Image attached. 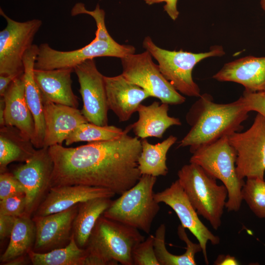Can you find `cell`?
Segmentation results:
<instances>
[{"instance_id": "obj_1", "label": "cell", "mask_w": 265, "mask_h": 265, "mask_svg": "<svg viewBox=\"0 0 265 265\" xmlns=\"http://www.w3.org/2000/svg\"><path fill=\"white\" fill-rule=\"evenodd\" d=\"M131 129L129 125L113 140L74 148L59 144L49 147L54 164L51 187L80 185L119 195L131 188L142 175L138 168L141 141L128 134Z\"/></svg>"}, {"instance_id": "obj_2", "label": "cell", "mask_w": 265, "mask_h": 265, "mask_svg": "<svg viewBox=\"0 0 265 265\" xmlns=\"http://www.w3.org/2000/svg\"><path fill=\"white\" fill-rule=\"evenodd\" d=\"M249 112L241 97L232 103L217 104L211 95L201 94L186 114L191 128L178 147L189 146L192 153L201 146L240 132Z\"/></svg>"}, {"instance_id": "obj_3", "label": "cell", "mask_w": 265, "mask_h": 265, "mask_svg": "<svg viewBox=\"0 0 265 265\" xmlns=\"http://www.w3.org/2000/svg\"><path fill=\"white\" fill-rule=\"evenodd\" d=\"M138 230L102 215L84 248V265H133V249L145 239Z\"/></svg>"}, {"instance_id": "obj_4", "label": "cell", "mask_w": 265, "mask_h": 265, "mask_svg": "<svg viewBox=\"0 0 265 265\" xmlns=\"http://www.w3.org/2000/svg\"><path fill=\"white\" fill-rule=\"evenodd\" d=\"M178 181L190 202L200 215L217 230L228 198V190L223 184L209 175L200 166L189 162L178 172Z\"/></svg>"}, {"instance_id": "obj_5", "label": "cell", "mask_w": 265, "mask_h": 265, "mask_svg": "<svg viewBox=\"0 0 265 265\" xmlns=\"http://www.w3.org/2000/svg\"><path fill=\"white\" fill-rule=\"evenodd\" d=\"M189 162L200 166L209 175L221 181L228 190L225 208L228 212L238 211L242 201V188L245 183L236 170L237 153L228 136L201 146L192 153Z\"/></svg>"}, {"instance_id": "obj_6", "label": "cell", "mask_w": 265, "mask_h": 265, "mask_svg": "<svg viewBox=\"0 0 265 265\" xmlns=\"http://www.w3.org/2000/svg\"><path fill=\"white\" fill-rule=\"evenodd\" d=\"M156 181L157 177L142 175L135 185L112 201L103 215L149 234L160 210L153 191Z\"/></svg>"}, {"instance_id": "obj_7", "label": "cell", "mask_w": 265, "mask_h": 265, "mask_svg": "<svg viewBox=\"0 0 265 265\" xmlns=\"http://www.w3.org/2000/svg\"><path fill=\"white\" fill-rule=\"evenodd\" d=\"M143 47L157 60L164 77L178 92L188 97L201 95L200 89L192 78L194 66L204 59L225 54L221 46H212L210 51L201 53L168 51L157 46L149 36L144 38Z\"/></svg>"}, {"instance_id": "obj_8", "label": "cell", "mask_w": 265, "mask_h": 265, "mask_svg": "<svg viewBox=\"0 0 265 265\" xmlns=\"http://www.w3.org/2000/svg\"><path fill=\"white\" fill-rule=\"evenodd\" d=\"M135 48L129 45H121L114 40L106 41L97 37L84 47L70 51H60L51 48L47 43L38 46L34 69L53 70L73 68L88 59L109 56L123 58L134 53Z\"/></svg>"}, {"instance_id": "obj_9", "label": "cell", "mask_w": 265, "mask_h": 265, "mask_svg": "<svg viewBox=\"0 0 265 265\" xmlns=\"http://www.w3.org/2000/svg\"><path fill=\"white\" fill-rule=\"evenodd\" d=\"M150 53L145 51L120 58L123 76L162 103L179 105L186 101L181 94L161 74L158 65L153 61Z\"/></svg>"}, {"instance_id": "obj_10", "label": "cell", "mask_w": 265, "mask_h": 265, "mask_svg": "<svg viewBox=\"0 0 265 265\" xmlns=\"http://www.w3.org/2000/svg\"><path fill=\"white\" fill-rule=\"evenodd\" d=\"M6 26L0 31V75L21 76L24 73L23 59L33 45L34 37L42 25L39 19L15 21L0 8Z\"/></svg>"}, {"instance_id": "obj_11", "label": "cell", "mask_w": 265, "mask_h": 265, "mask_svg": "<svg viewBox=\"0 0 265 265\" xmlns=\"http://www.w3.org/2000/svg\"><path fill=\"white\" fill-rule=\"evenodd\" d=\"M237 153L236 170L238 177L264 180L265 173V117L257 113L251 126L243 132L228 136Z\"/></svg>"}, {"instance_id": "obj_12", "label": "cell", "mask_w": 265, "mask_h": 265, "mask_svg": "<svg viewBox=\"0 0 265 265\" xmlns=\"http://www.w3.org/2000/svg\"><path fill=\"white\" fill-rule=\"evenodd\" d=\"M54 167L49 148L36 150L34 155L12 172L25 190L26 215L31 217L44 200L51 188Z\"/></svg>"}, {"instance_id": "obj_13", "label": "cell", "mask_w": 265, "mask_h": 265, "mask_svg": "<svg viewBox=\"0 0 265 265\" xmlns=\"http://www.w3.org/2000/svg\"><path fill=\"white\" fill-rule=\"evenodd\" d=\"M74 69L80 84L82 114L88 122L99 126L108 125L109 108L105 76L98 70L94 59L84 61Z\"/></svg>"}, {"instance_id": "obj_14", "label": "cell", "mask_w": 265, "mask_h": 265, "mask_svg": "<svg viewBox=\"0 0 265 265\" xmlns=\"http://www.w3.org/2000/svg\"><path fill=\"white\" fill-rule=\"evenodd\" d=\"M154 198L159 203H163L169 206L176 213L181 224L196 238L201 246L204 261L208 265L207 244L209 241L212 245L218 244L220 238L212 234L200 220L178 180L164 190L155 193Z\"/></svg>"}, {"instance_id": "obj_15", "label": "cell", "mask_w": 265, "mask_h": 265, "mask_svg": "<svg viewBox=\"0 0 265 265\" xmlns=\"http://www.w3.org/2000/svg\"><path fill=\"white\" fill-rule=\"evenodd\" d=\"M78 208L79 204L59 212L32 216L36 227L32 250L46 253L68 245L73 236V224Z\"/></svg>"}, {"instance_id": "obj_16", "label": "cell", "mask_w": 265, "mask_h": 265, "mask_svg": "<svg viewBox=\"0 0 265 265\" xmlns=\"http://www.w3.org/2000/svg\"><path fill=\"white\" fill-rule=\"evenodd\" d=\"M115 195L106 188L80 185L51 187L32 216L59 212L91 199L111 198Z\"/></svg>"}, {"instance_id": "obj_17", "label": "cell", "mask_w": 265, "mask_h": 265, "mask_svg": "<svg viewBox=\"0 0 265 265\" xmlns=\"http://www.w3.org/2000/svg\"><path fill=\"white\" fill-rule=\"evenodd\" d=\"M43 109L45 134L43 147L62 145L80 125L88 122L78 108L43 101Z\"/></svg>"}, {"instance_id": "obj_18", "label": "cell", "mask_w": 265, "mask_h": 265, "mask_svg": "<svg viewBox=\"0 0 265 265\" xmlns=\"http://www.w3.org/2000/svg\"><path fill=\"white\" fill-rule=\"evenodd\" d=\"M104 78L108 108L120 122L129 120L142 102L151 97L146 91L128 80L122 74Z\"/></svg>"}, {"instance_id": "obj_19", "label": "cell", "mask_w": 265, "mask_h": 265, "mask_svg": "<svg viewBox=\"0 0 265 265\" xmlns=\"http://www.w3.org/2000/svg\"><path fill=\"white\" fill-rule=\"evenodd\" d=\"M212 78L239 83L249 92H265V56H247L227 63Z\"/></svg>"}, {"instance_id": "obj_20", "label": "cell", "mask_w": 265, "mask_h": 265, "mask_svg": "<svg viewBox=\"0 0 265 265\" xmlns=\"http://www.w3.org/2000/svg\"><path fill=\"white\" fill-rule=\"evenodd\" d=\"M23 75L24 74L15 79L1 97L5 103V125L16 127L33 143L35 136V124L25 98Z\"/></svg>"}, {"instance_id": "obj_21", "label": "cell", "mask_w": 265, "mask_h": 265, "mask_svg": "<svg viewBox=\"0 0 265 265\" xmlns=\"http://www.w3.org/2000/svg\"><path fill=\"white\" fill-rule=\"evenodd\" d=\"M74 70L73 68L48 70L34 69V78L43 101L78 108V98L72 88L71 73Z\"/></svg>"}, {"instance_id": "obj_22", "label": "cell", "mask_w": 265, "mask_h": 265, "mask_svg": "<svg viewBox=\"0 0 265 265\" xmlns=\"http://www.w3.org/2000/svg\"><path fill=\"white\" fill-rule=\"evenodd\" d=\"M38 51V46L33 44L26 52L23 59L25 96L34 121L35 136L33 143L37 149L43 147L45 134L43 99L33 75Z\"/></svg>"}, {"instance_id": "obj_23", "label": "cell", "mask_w": 265, "mask_h": 265, "mask_svg": "<svg viewBox=\"0 0 265 265\" xmlns=\"http://www.w3.org/2000/svg\"><path fill=\"white\" fill-rule=\"evenodd\" d=\"M169 105L155 101L146 106L140 104L137 112V121L130 125L135 136L141 139L154 137L161 138L165 131L173 126H180L178 118L170 116Z\"/></svg>"}, {"instance_id": "obj_24", "label": "cell", "mask_w": 265, "mask_h": 265, "mask_svg": "<svg viewBox=\"0 0 265 265\" xmlns=\"http://www.w3.org/2000/svg\"><path fill=\"white\" fill-rule=\"evenodd\" d=\"M30 139L16 127L4 125L0 129V173L6 172L13 161L26 162L36 149Z\"/></svg>"}, {"instance_id": "obj_25", "label": "cell", "mask_w": 265, "mask_h": 265, "mask_svg": "<svg viewBox=\"0 0 265 265\" xmlns=\"http://www.w3.org/2000/svg\"><path fill=\"white\" fill-rule=\"evenodd\" d=\"M110 198H93L79 203L73 224V235L79 247L84 248L98 220L110 206Z\"/></svg>"}, {"instance_id": "obj_26", "label": "cell", "mask_w": 265, "mask_h": 265, "mask_svg": "<svg viewBox=\"0 0 265 265\" xmlns=\"http://www.w3.org/2000/svg\"><path fill=\"white\" fill-rule=\"evenodd\" d=\"M166 227L161 224L157 229L154 236V250L160 265H196L195 256L202 252L200 244L190 240L186 232V228L181 224L177 228L179 238L186 245L185 252L180 255L170 253L166 249L165 243Z\"/></svg>"}, {"instance_id": "obj_27", "label": "cell", "mask_w": 265, "mask_h": 265, "mask_svg": "<svg viewBox=\"0 0 265 265\" xmlns=\"http://www.w3.org/2000/svg\"><path fill=\"white\" fill-rule=\"evenodd\" d=\"M35 239L36 227L32 218L26 215L16 217L9 244L0 256V265L27 255L33 249Z\"/></svg>"}, {"instance_id": "obj_28", "label": "cell", "mask_w": 265, "mask_h": 265, "mask_svg": "<svg viewBox=\"0 0 265 265\" xmlns=\"http://www.w3.org/2000/svg\"><path fill=\"white\" fill-rule=\"evenodd\" d=\"M177 140V137L170 135L162 142L153 144L145 138L142 139V151L138 159L141 174L157 177L166 176L168 172L166 155Z\"/></svg>"}, {"instance_id": "obj_29", "label": "cell", "mask_w": 265, "mask_h": 265, "mask_svg": "<svg viewBox=\"0 0 265 265\" xmlns=\"http://www.w3.org/2000/svg\"><path fill=\"white\" fill-rule=\"evenodd\" d=\"M28 256L33 265H84L86 256L85 248L78 246L73 235L69 244L46 253L30 250Z\"/></svg>"}, {"instance_id": "obj_30", "label": "cell", "mask_w": 265, "mask_h": 265, "mask_svg": "<svg viewBox=\"0 0 265 265\" xmlns=\"http://www.w3.org/2000/svg\"><path fill=\"white\" fill-rule=\"evenodd\" d=\"M124 130L114 126H99L90 122L80 125L65 140L66 145L79 142H93L113 140L121 136Z\"/></svg>"}, {"instance_id": "obj_31", "label": "cell", "mask_w": 265, "mask_h": 265, "mask_svg": "<svg viewBox=\"0 0 265 265\" xmlns=\"http://www.w3.org/2000/svg\"><path fill=\"white\" fill-rule=\"evenodd\" d=\"M241 196L250 210L258 217L265 218V181L247 179L241 190Z\"/></svg>"}, {"instance_id": "obj_32", "label": "cell", "mask_w": 265, "mask_h": 265, "mask_svg": "<svg viewBox=\"0 0 265 265\" xmlns=\"http://www.w3.org/2000/svg\"><path fill=\"white\" fill-rule=\"evenodd\" d=\"M154 236L148 238L139 243L133 249V265H160L156 257L154 247Z\"/></svg>"}, {"instance_id": "obj_33", "label": "cell", "mask_w": 265, "mask_h": 265, "mask_svg": "<svg viewBox=\"0 0 265 265\" xmlns=\"http://www.w3.org/2000/svg\"><path fill=\"white\" fill-rule=\"evenodd\" d=\"M26 208L25 193L12 195L0 200V214L20 217L25 214Z\"/></svg>"}, {"instance_id": "obj_34", "label": "cell", "mask_w": 265, "mask_h": 265, "mask_svg": "<svg viewBox=\"0 0 265 265\" xmlns=\"http://www.w3.org/2000/svg\"><path fill=\"white\" fill-rule=\"evenodd\" d=\"M82 14H88L94 19L97 26L95 35L102 37H106L110 35L105 25V12L103 9L100 8L98 4L94 10L89 11L85 8L82 3H76L71 10L72 16Z\"/></svg>"}, {"instance_id": "obj_35", "label": "cell", "mask_w": 265, "mask_h": 265, "mask_svg": "<svg viewBox=\"0 0 265 265\" xmlns=\"http://www.w3.org/2000/svg\"><path fill=\"white\" fill-rule=\"evenodd\" d=\"M21 193L25 194V189L12 173L0 174V200Z\"/></svg>"}, {"instance_id": "obj_36", "label": "cell", "mask_w": 265, "mask_h": 265, "mask_svg": "<svg viewBox=\"0 0 265 265\" xmlns=\"http://www.w3.org/2000/svg\"><path fill=\"white\" fill-rule=\"evenodd\" d=\"M241 97L249 112L256 111L265 117V93L244 90Z\"/></svg>"}, {"instance_id": "obj_37", "label": "cell", "mask_w": 265, "mask_h": 265, "mask_svg": "<svg viewBox=\"0 0 265 265\" xmlns=\"http://www.w3.org/2000/svg\"><path fill=\"white\" fill-rule=\"evenodd\" d=\"M16 218L13 216L0 214V239L1 240L6 238H10Z\"/></svg>"}, {"instance_id": "obj_38", "label": "cell", "mask_w": 265, "mask_h": 265, "mask_svg": "<svg viewBox=\"0 0 265 265\" xmlns=\"http://www.w3.org/2000/svg\"><path fill=\"white\" fill-rule=\"evenodd\" d=\"M145 3L148 5L155 3L165 2L163 6L164 10L173 21H175L179 14L177 9V3L178 0H144Z\"/></svg>"}, {"instance_id": "obj_39", "label": "cell", "mask_w": 265, "mask_h": 265, "mask_svg": "<svg viewBox=\"0 0 265 265\" xmlns=\"http://www.w3.org/2000/svg\"><path fill=\"white\" fill-rule=\"evenodd\" d=\"M19 76H20L15 75H0V97H3L4 96L7 89L13 81Z\"/></svg>"}, {"instance_id": "obj_40", "label": "cell", "mask_w": 265, "mask_h": 265, "mask_svg": "<svg viewBox=\"0 0 265 265\" xmlns=\"http://www.w3.org/2000/svg\"><path fill=\"white\" fill-rule=\"evenodd\" d=\"M215 265H238L239 262L236 258L230 255H219L214 262Z\"/></svg>"}, {"instance_id": "obj_41", "label": "cell", "mask_w": 265, "mask_h": 265, "mask_svg": "<svg viewBox=\"0 0 265 265\" xmlns=\"http://www.w3.org/2000/svg\"><path fill=\"white\" fill-rule=\"evenodd\" d=\"M28 259L29 258L27 254L14 259L7 263L5 265H20L27 264L26 263H28V260H30V259Z\"/></svg>"}, {"instance_id": "obj_42", "label": "cell", "mask_w": 265, "mask_h": 265, "mask_svg": "<svg viewBox=\"0 0 265 265\" xmlns=\"http://www.w3.org/2000/svg\"><path fill=\"white\" fill-rule=\"evenodd\" d=\"M4 108L5 103L3 97L0 99V127L5 125L4 121Z\"/></svg>"}, {"instance_id": "obj_43", "label": "cell", "mask_w": 265, "mask_h": 265, "mask_svg": "<svg viewBox=\"0 0 265 265\" xmlns=\"http://www.w3.org/2000/svg\"><path fill=\"white\" fill-rule=\"evenodd\" d=\"M260 4L263 10L265 11V0H261Z\"/></svg>"}, {"instance_id": "obj_44", "label": "cell", "mask_w": 265, "mask_h": 265, "mask_svg": "<svg viewBox=\"0 0 265 265\" xmlns=\"http://www.w3.org/2000/svg\"><path fill=\"white\" fill-rule=\"evenodd\" d=\"M263 93H265V92H263Z\"/></svg>"}]
</instances>
